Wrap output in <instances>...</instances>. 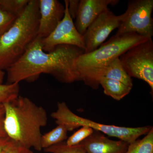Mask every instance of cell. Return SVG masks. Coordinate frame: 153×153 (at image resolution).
<instances>
[{
  "label": "cell",
  "mask_w": 153,
  "mask_h": 153,
  "mask_svg": "<svg viewBox=\"0 0 153 153\" xmlns=\"http://www.w3.org/2000/svg\"><path fill=\"white\" fill-rule=\"evenodd\" d=\"M125 153H153V128L142 139L129 144Z\"/></svg>",
  "instance_id": "obj_16"
},
{
  "label": "cell",
  "mask_w": 153,
  "mask_h": 153,
  "mask_svg": "<svg viewBox=\"0 0 153 153\" xmlns=\"http://www.w3.org/2000/svg\"><path fill=\"white\" fill-rule=\"evenodd\" d=\"M80 81L93 89L99 86L100 79L102 78L115 79L132 88L131 78L126 73L121 63L119 57L99 67L90 68L81 72Z\"/></svg>",
  "instance_id": "obj_10"
},
{
  "label": "cell",
  "mask_w": 153,
  "mask_h": 153,
  "mask_svg": "<svg viewBox=\"0 0 153 153\" xmlns=\"http://www.w3.org/2000/svg\"><path fill=\"white\" fill-rule=\"evenodd\" d=\"M4 76V73L2 70L0 69V84H3Z\"/></svg>",
  "instance_id": "obj_26"
},
{
  "label": "cell",
  "mask_w": 153,
  "mask_h": 153,
  "mask_svg": "<svg viewBox=\"0 0 153 153\" xmlns=\"http://www.w3.org/2000/svg\"><path fill=\"white\" fill-rule=\"evenodd\" d=\"M10 140V139L7 137L0 138V153L1 152L3 149L7 144Z\"/></svg>",
  "instance_id": "obj_25"
},
{
  "label": "cell",
  "mask_w": 153,
  "mask_h": 153,
  "mask_svg": "<svg viewBox=\"0 0 153 153\" xmlns=\"http://www.w3.org/2000/svg\"><path fill=\"white\" fill-rule=\"evenodd\" d=\"M123 17L124 14L116 16L108 9L102 13L82 35L84 53H90L100 47L110 33L119 28Z\"/></svg>",
  "instance_id": "obj_8"
},
{
  "label": "cell",
  "mask_w": 153,
  "mask_h": 153,
  "mask_svg": "<svg viewBox=\"0 0 153 153\" xmlns=\"http://www.w3.org/2000/svg\"><path fill=\"white\" fill-rule=\"evenodd\" d=\"M4 117L5 109L4 104L0 103V138L7 137L4 128Z\"/></svg>",
  "instance_id": "obj_24"
},
{
  "label": "cell",
  "mask_w": 153,
  "mask_h": 153,
  "mask_svg": "<svg viewBox=\"0 0 153 153\" xmlns=\"http://www.w3.org/2000/svg\"><path fill=\"white\" fill-rule=\"evenodd\" d=\"M131 77L145 81L153 91V42L152 38L129 49L119 57Z\"/></svg>",
  "instance_id": "obj_6"
},
{
  "label": "cell",
  "mask_w": 153,
  "mask_h": 153,
  "mask_svg": "<svg viewBox=\"0 0 153 153\" xmlns=\"http://www.w3.org/2000/svg\"><path fill=\"white\" fill-rule=\"evenodd\" d=\"M19 83L0 84V103L4 104L19 96Z\"/></svg>",
  "instance_id": "obj_18"
},
{
  "label": "cell",
  "mask_w": 153,
  "mask_h": 153,
  "mask_svg": "<svg viewBox=\"0 0 153 153\" xmlns=\"http://www.w3.org/2000/svg\"><path fill=\"white\" fill-rule=\"evenodd\" d=\"M99 84L102 86L105 95L118 101L127 95L132 89V88L120 81L107 78H101L100 79Z\"/></svg>",
  "instance_id": "obj_14"
},
{
  "label": "cell",
  "mask_w": 153,
  "mask_h": 153,
  "mask_svg": "<svg viewBox=\"0 0 153 153\" xmlns=\"http://www.w3.org/2000/svg\"><path fill=\"white\" fill-rule=\"evenodd\" d=\"M79 1L78 0H68V11L72 19H75L78 7Z\"/></svg>",
  "instance_id": "obj_23"
},
{
  "label": "cell",
  "mask_w": 153,
  "mask_h": 153,
  "mask_svg": "<svg viewBox=\"0 0 153 153\" xmlns=\"http://www.w3.org/2000/svg\"><path fill=\"white\" fill-rule=\"evenodd\" d=\"M94 130L88 127L83 126L74 132L72 135L68 138L66 142L68 146L79 144L89 136L93 132Z\"/></svg>",
  "instance_id": "obj_20"
},
{
  "label": "cell",
  "mask_w": 153,
  "mask_h": 153,
  "mask_svg": "<svg viewBox=\"0 0 153 153\" xmlns=\"http://www.w3.org/2000/svg\"><path fill=\"white\" fill-rule=\"evenodd\" d=\"M39 22L37 37L49 36L64 16L65 7L57 0H39Z\"/></svg>",
  "instance_id": "obj_11"
},
{
  "label": "cell",
  "mask_w": 153,
  "mask_h": 153,
  "mask_svg": "<svg viewBox=\"0 0 153 153\" xmlns=\"http://www.w3.org/2000/svg\"><path fill=\"white\" fill-rule=\"evenodd\" d=\"M67 132L68 131L65 126L58 125L52 130L42 135L41 139L42 149H47L67 140L68 138Z\"/></svg>",
  "instance_id": "obj_15"
},
{
  "label": "cell",
  "mask_w": 153,
  "mask_h": 153,
  "mask_svg": "<svg viewBox=\"0 0 153 153\" xmlns=\"http://www.w3.org/2000/svg\"><path fill=\"white\" fill-rule=\"evenodd\" d=\"M1 153H34L31 149H28L10 140L7 144Z\"/></svg>",
  "instance_id": "obj_22"
},
{
  "label": "cell",
  "mask_w": 153,
  "mask_h": 153,
  "mask_svg": "<svg viewBox=\"0 0 153 153\" xmlns=\"http://www.w3.org/2000/svg\"><path fill=\"white\" fill-rule=\"evenodd\" d=\"M118 0H80L74 23L80 35L85 33L88 27L108 6L115 5Z\"/></svg>",
  "instance_id": "obj_12"
},
{
  "label": "cell",
  "mask_w": 153,
  "mask_h": 153,
  "mask_svg": "<svg viewBox=\"0 0 153 153\" xmlns=\"http://www.w3.org/2000/svg\"><path fill=\"white\" fill-rule=\"evenodd\" d=\"M55 123L65 126L68 131H72L80 127L86 126L94 130L114 137L129 144L134 142L141 136L146 135L153 128L151 126L131 128L102 124L78 116L71 111L66 102H58L57 109L51 115Z\"/></svg>",
  "instance_id": "obj_4"
},
{
  "label": "cell",
  "mask_w": 153,
  "mask_h": 153,
  "mask_svg": "<svg viewBox=\"0 0 153 153\" xmlns=\"http://www.w3.org/2000/svg\"><path fill=\"white\" fill-rule=\"evenodd\" d=\"M17 17L0 8V38L10 27Z\"/></svg>",
  "instance_id": "obj_21"
},
{
  "label": "cell",
  "mask_w": 153,
  "mask_h": 153,
  "mask_svg": "<svg viewBox=\"0 0 153 153\" xmlns=\"http://www.w3.org/2000/svg\"><path fill=\"white\" fill-rule=\"evenodd\" d=\"M39 1L30 0L9 30L0 38V69L7 70L38 36Z\"/></svg>",
  "instance_id": "obj_3"
},
{
  "label": "cell",
  "mask_w": 153,
  "mask_h": 153,
  "mask_svg": "<svg viewBox=\"0 0 153 153\" xmlns=\"http://www.w3.org/2000/svg\"><path fill=\"white\" fill-rule=\"evenodd\" d=\"M64 3L65 13L63 19L49 36L41 38L42 48L45 52H50L61 45L76 46L85 50L82 36L76 30L73 19L68 13V0L64 1Z\"/></svg>",
  "instance_id": "obj_9"
},
{
  "label": "cell",
  "mask_w": 153,
  "mask_h": 153,
  "mask_svg": "<svg viewBox=\"0 0 153 153\" xmlns=\"http://www.w3.org/2000/svg\"><path fill=\"white\" fill-rule=\"evenodd\" d=\"M153 0H131L116 35L134 33L152 38Z\"/></svg>",
  "instance_id": "obj_7"
},
{
  "label": "cell",
  "mask_w": 153,
  "mask_h": 153,
  "mask_svg": "<svg viewBox=\"0 0 153 153\" xmlns=\"http://www.w3.org/2000/svg\"><path fill=\"white\" fill-rule=\"evenodd\" d=\"M3 104L7 137L25 147L41 151V128L48 121L46 110L27 97L20 96Z\"/></svg>",
  "instance_id": "obj_2"
},
{
  "label": "cell",
  "mask_w": 153,
  "mask_h": 153,
  "mask_svg": "<svg viewBox=\"0 0 153 153\" xmlns=\"http://www.w3.org/2000/svg\"><path fill=\"white\" fill-rule=\"evenodd\" d=\"M44 151L48 153H86L81 143L74 146H68L64 141L44 149Z\"/></svg>",
  "instance_id": "obj_19"
},
{
  "label": "cell",
  "mask_w": 153,
  "mask_h": 153,
  "mask_svg": "<svg viewBox=\"0 0 153 153\" xmlns=\"http://www.w3.org/2000/svg\"><path fill=\"white\" fill-rule=\"evenodd\" d=\"M86 153H125L128 143L120 140H113L97 131L81 142Z\"/></svg>",
  "instance_id": "obj_13"
},
{
  "label": "cell",
  "mask_w": 153,
  "mask_h": 153,
  "mask_svg": "<svg viewBox=\"0 0 153 153\" xmlns=\"http://www.w3.org/2000/svg\"><path fill=\"white\" fill-rule=\"evenodd\" d=\"M30 0H0V8L19 16Z\"/></svg>",
  "instance_id": "obj_17"
},
{
  "label": "cell",
  "mask_w": 153,
  "mask_h": 153,
  "mask_svg": "<svg viewBox=\"0 0 153 153\" xmlns=\"http://www.w3.org/2000/svg\"><path fill=\"white\" fill-rule=\"evenodd\" d=\"M84 52V49L67 45H59L46 52L41 38L37 37L19 60L7 69V83L32 82L42 74H50L63 83L80 81L75 63Z\"/></svg>",
  "instance_id": "obj_1"
},
{
  "label": "cell",
  "mask_w": 153,
  "mask_h": 153,
  "mask_svg": "<svg viewBox=\"0 0 153 153\" xmlns=\"http://www.w3.org/2000/svg\"><path fill=\"white\" fill-rule=\"evenodd\" d=\"M150 38L134 33L115 34L94 51L83 53L77 58L75 64L79 76L82 71L102 66L120 57L131 47Z\"/></svg>",
  "instance_id": "obj_5"
}]
</instances>
